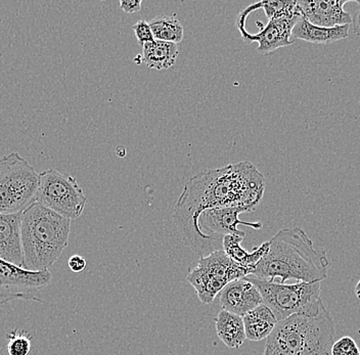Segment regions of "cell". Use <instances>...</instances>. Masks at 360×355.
<instances>
[{"label":"cell","mask_w":360,"mask_h":355,"mask_svg":"<svg viewBox=\"0 0 360 355\" xmlns=\"http://www.w3.org/2000/svg\"><path fill=\"white\" fill-rule=\"evenodd\" d=\"M247 278L257 287L263 304L271 309L278 321L295 314L316 316L325 306L321 297V282L285 285L255 276Z\"/></svg>","instance_id":"5b68a950"},{"label":"cell","mask_w":360,"mask_h":355,"mask_svg":"<svg viewBox=\"0 0 360 355\" xmlns=\"http://www.w3.org/2000/svg\"><path fill=\"white\" fill-rule=\"evenodd\" d=\"M352 25L355 34L360 36V8L359 12L355 13L354 17H353Z\"/></svg>","instance_id":"484cf974"},{"label":"cell","mask_w":360,"mask_h":355,"mask_svg":"<svg viewBox=\"0 0 360 355\" xmlns=\"http://www.w3.org/2000/svg\"><path fill=\"white\" fill-rule=\"evenodd\" d=\"M246 212L242 208H217L205 210L199 217V228L202 233L222 243L225 235H242L245 233L238 231V224L254 229L262 228L261 222H245L238 218L240 213Z\"/></svg>","instance_id":"8fae6325"},{"label":"cell","mask_w":360,"mask_h":355,"mask_svg":"<svg viewBox=\"0 0 360 355\" xmlns=\"http://www.w3.org/2000/svg\"><path fill=\"white\" fill-rule=\"evenodd\" d=\"M71 219L34 203L22 214L21 238L24 269L49 271L69 242Z\"/></svg>","instance_id":"3957f363"},{"label":"cell","mask_w":360,"mask_h":355,"mask_svg":"<svg viewBox=\"0 0 360 355\" xmlns=\"http://www.w3.org/2000/svg\"><path fill=\"white\" fill-rule=\"evenodd\" d=\"M148 24L156 40L177 44L184 39V26L175 15H157Z\"/></svg>","instance_id":"ffe728a7"},{"label":"cell","mask_w":360,"mask_h":355,"mask_svg":"<svg viewBox=\"0 0 360 355\" xmlns=\"http://www.w3.org/2000/svg\"><path fill=\"white\" fill-rule=\"evenodd\" d=\"M8 352L10 355H29L31 351V339L24 334L13 332L10 335Z\"/></svg>","instance_id":"44dd1931"},{"label":"cell","mask_w":360,"mask_h":355,"mask_svg":"<svg viewBox=\"0 0 360 355\" xmlns=\"http://www.w3.org/2000/svg\"><path fill=\"white\" fill-rule=\"evenodd\" d=\"M347 0H299V10L308 22L315 26L334 28L352 24L353 17L344 11Z\"/></svg>","instance_id":"7c38bea8"},{"label":"cell","mask_w":360,"mask_h":355,"mask_svg":"<svg viewBox=\"0 0 360 355\" xmlns=\"http://www.w3.org/2000/svg\"><path fill=\"white\" fill-rule=\"evenodd\" d=\"M336 325L326 306L319 316L295 314L278 321L263 355H332Z\"/></svg>","instance_id":"277c9868"},{"label":"cell","mask_w":360,"mask_h":355,"mask_svg":"<svg viewBox=\"0 0 360 355\" xmlns=\"http://www.w3.org/2000/svg\"><path fill=\"white\" fill-rule=\"evenodd\" d=\"M249 276L246 269L235 264L224 250H217L200 258L186 280L202 303L211 304L227 284Z\"/></svg>","instance_id":"ba28073f"},{"label":"cell","mask_w":360,"mask_h":355,"mask_svg":"<svg viewBox=\"0 0 360 355\" xmlns=\"http://www.w3.org/2000/svg\"><path fill=\"white\" fill-rule=\"evenodd\" d=\"M132 29H134L135 36H136L137 41L141 46L154 41L155 38L153 35L152 28H150L148 22L145 21V20H141V21L135 23Z\"/></svg>","instance_id":"603a6c76"},{"label":"cell","mask_w":360,"mask_h":355,"mask_svg":"<svg viewBox=\"0 0 360 355\" xmlns=\"http://www.w3.org/2000/svg\"><path fill=\"white\" fill-rule=\"evenodd\" d=\"M141 0H120V6L126 13H139L141 10Z\"/></svg>","instance_id":"d4e9b609"},{"label":"cell","mask_w":360,"mask_h":355,"mask_svg":"<svg viewBox=\"0 0 360 355\" xmlns=\"http://www.w3.org/2000/svg\"><path fill=\"white\" fill-rule=\"evenodd\" d=\"M68 265H69V269H71L73 273H82V271L86 269L87 262L82 256L73 255L70 257Z\"/></svg>","instance_id":"cb8c5ba5"},{"label":"cell","mask_w":360,"mask_h":355,"mask_svg":"<svg viewBox=\"0 0 360 355\" xmlns=\"http://www.w3.org/2000/svg\"><path fill=\"white\" fill-rule=\"evenodd\" d=\"M301 15L302 13L292 18L270 20L265 26H263L261 22H257L261 30L256 34H251L246 29V21L249 13L244 10L236 17V25L245 44L257 42L258 53L269 55L281 47L289 46L294 44L292 40V29Z\"/></svg>","instance_id":"30bf717a"},{"label":"cell","mask_w":360,"mask_h":355,"mask_svg":"<svg viewBox=\"0 0 360 355\" xmlns=\"http://www.w3.org/2000/svg\"><path fill=\"white\" fill-rule=\"evenodd\" d=\"M218 297L222 309L242 318L263 303L257 287L247 278L227 284L218 294Z\"/></svg>","instance_id":"4fadbf2b"},{"label":"cell","mask_w":360,"mask_h":355,"mask_svg":"<svg viewBox=\"0 0 360 355\" xmlns=\"http://www.w3.org/2000/svg\"><path fill=\"white\" fill-rule=\"evenodd\" d=\"M264 190V176L250 162L204 170L191 177L184 184L173 214L186 246L202 257L221 250L218 246H222V243L200 229L201 213L217 208H242L253 212L260 205Z\"/></svg>","instance_id":"6da1fadb"},{"label":"cell","mask_w":360,"mask_h":355,"mask_svg":"<svg viewBox=\"0 0 360 355\" xmlns=\"http://www.w3.org/2000/svg\"><path fill=\"white\" fill-rule=\"evenodd\" d=\"M349 29L350 25L334 28L315 26L301 15L292 29V40L300 39L314 44H330L339 40L346 39L349 35Z\"/></svg>","instance_id":"9a60e30c"},{"label":"cell","mask_w":360,"mask_h":355,"mask_svg":"<svg viewBox=\"0 0 360 355\" xmlns=\"http://www.w3.org/2000/svg\"><path fill=\"white\" fill-rule=\"evenodd\" d=\"M179 51L176 44L155 39L143 46V63L150 69L166 70L176 62Z\"/></svg>","instance_id":"d6986e66"},{"label":"cell","mask_w":360,"mask_h":355,"mask_svg":"<svg viewBox=\"0 0 360 355\" xmlns=\"http://www.w3.org/2000/svg\"><path fill=\"white\" fill-rule=\"evenodd\" d=\"M332 355H360L356 342L351 337H343L334 343Z\"/></svg>","instance_id":"7402d4cb"},{"label":"cell","mask_w":360,"mask_h":355,"mask_svg":"<svg viewBox=\"0 0 360 355\" xmlns=\"http://www.w3.org/2000/svg\"><path fill=\"white\" fill-rule=\"evenodd\" d=\"M215 327L217 336L227 347L238 349L246 341L242 316L222 309L215 318Z\"/></svg>","instance_id":"ac0fdd59"},{"label":"cell","mask_w":360,"mask_h":355,"mask_svg":"<svg viewBox=\"0 0 360 355\" xmlns=\"http://www.w3.org/2000/svg\"><path fill=\"white\" fill-rule=\"evenodd\" d=\"M36 203L73 220L82 215L87 197L73 176L49 169L39 174Z\"/></svg>","instance_id":"52a82bcc"},{"label":"cell","mask_w":360,"mask_h":355,"mask_svg":"<svg viewBox=\"0 0 360 355\" xmlns=\"http://www.w3.org/2000/svg\"><path fill=\"white\" fill-rule=\"evenodd\" d=\"M357 297H359V299H360V294H359V295H357Z\"/></svg>","instance_id":"83f0119b"},{"label":"cell","mask_w":360,"mask_h":355,"mask_svg":"<svg viewBox=\"0 0 360 355\" xmlns=\"http://www.w3.org/2000/svg\"><path fill=\"white\" fill-rule=\"evenodd\" d=\"M355 294H356V295H359V294H360V280L359 282V284L356 285V287H355Z\"/></svg>","instance_id":"4316f807"},{"label":"cell","mask_w":360,"mask_h":355,"mask_svg":"<svg viewBox=\"0 0 360 355\" xmlns=\"http://www.w3.org/2000/svg\"><path fill=\"white\" fill-rule=\"evenodd\" d=\"M330 264L325 250H316L302 228H283L269 241V252L259 262L252 276L281 284L288 280L321 282L328 278Z\"/></svg>","instance_id":"7a4b0ae2"},{"label":"cell","mask_w":360,"mask_h":355,"mask_svg":"<svg viewBox=\"0 0 360 355\" xmlns=\"http://www.w3.org/2000/svg\"><path fill=\"white\" fill-rule=\"evenodd\" d=\"M244 239L245 237L242 235H225L222 247L224 252L235 264L246 269L249 275L252 276L259 262L269 252V241L263 243L258 248L254 249L253 252L249 253L240 246Z\"/></svg>","instance_id":"2e32d148"},{"label":"cell","mask_w":360,"mask_h":355,"mask_svg":"<svg viewBox=\"0 0 360 355\" xmlns=\"http://www.w3.org/2000/svg\"><path fill=\"white\" fill-rule=\"evenodd\" d=\"M51 278L49 271H28L0 258V309L15 300L41 301L37 293Z\"/></svg>","instance_id":"9c48e42d"},{"label":"cell","mask_w":360,"mask_h":355,"mask_svg":"<svg viewBox=\"0 0 360 355\" xmlns=\"http://www.w3.org/2000/svg\"><path fill=\"white\" fill-rule=\"evenodd\" d=\"M22 214H0V258L24 269L21 238Z\"/></svg>","instance_id":"5bb4252c"},{"label":"cell","mask_w":360,"mask_h":355,"mask_svg":"<svg viewBox=\"0 0 360 355\" xmlns=\"http://www.w3.org/2000/svg\"><path fill=\"white\" fill-rule=\"evenodd\" d=\"M39 174L19 153L0 157V214L22 213L36 203Z\"/></svg>","instance_id":"8992f818"},{"label":"cell","mask_w":360,"mask_h":355,"mask_svg":"<svg viewBox=\"0 0 360 355\" xmlns=\"http://www.w3.org/2000/svg\"><path fill=\"white\" fill-rule=\"evenodd\" d=\"M243 321L246 338L250 341H261L269 338L278 323L271 309L263 303L243 316Z\"/></svg>","instance_id":"e0dca14e"}]
</instances>
